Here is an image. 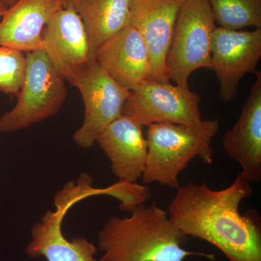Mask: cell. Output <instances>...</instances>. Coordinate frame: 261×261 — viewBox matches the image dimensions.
Wrapping results in <instances>:
<instances>
[{"mask_svg":"<svg viewBox=\"0 0 261 261\" xmlns=\"http://www.w3.org/2000/svg\"><path fill=\"white\" fill-rule=\"evenodd\" d=\"M63 8H68L75 0H61Z\"/></svg>","mask_w":261,"mask_h":261,"instance_id":"obj_21","label":"cell"},{"mask_svg":"<svg viewBox=\"0 0 261 261\" xmlns=\"http://www.w3.org/2000/svg\"><path fill=\"white\" fill-rule=\"evenodd\" d=\"M90 175L82 173L75 181H69L54 197L55 211H47L31 228L32 240L25 249L32 259L47 261H98L97 246L83 237L68 240L62 230L68 211L80 201L100 195V188L93 187Z\"/></svg>","mask_w":261,"mask_h":261,"instance_id":"obj_4","label":"cell"},{"mask_svg":"<svg viewBox=\"0 0 261 261\" xmlns=\"http://www.w3.org/2000/svg\"><path fill=\"white\" fill-rule=\"evenodd\" d=\"M128 217L113 216L98 233V261H184L192 255L215 261L214 255L185 249L188 237L152 202L130 211Z\"/></svg>","mask_w":261,"mask_h":261,"instance_id":"obj_2","label":"cell"},{"mask_svg":"<svg viewBox=\"0 0 261 261\" xmlns=\"http://www.w3.org/2000/svg\"><path fill=\"white\" fill-rule=\"evenodd\" d=\"M25 68L27 56L23 51L0 45V92L18 97Z\"/></svg>","mask_w":261,"mask_h":261,"instance_id":"obj_18","label":"cell"},{"mask_svg":"<svg viewBox=\"0 0 261 261\" xmlns=\"http://www.w3.org/2000/svg\"><path fill=\"white\" fill-rule=\"evenodd\" d=\"M255 73L256 82L241 115L222 140L226 154L241 166L251 183L261 180V73Z\"/></svg>","mask_w":261,"mask_h":261,"instance_id":"obj_14","label":"cell"},{"mask_svg":"<svg viewBox=\"0 0 261 261\" xmlns=\"http://www.w3.org/2000/svg\"><path fill=\"white\" fill-rule=\"evenodd\" d=\"M63 8L61 0H18L0 22V45L28 53L42 49V31Z\"/></svg>","mask_w":261,"mask_h":261,"instance_id":"obj_15","label":"cell"},{"mask_svg":"<svg viewBox=\"0 0 261 261\" xmlns=\"http://www.w3.org/2000/svg\"><path fill=\"white\" fill-rule=\"evenodd\" d=\"M94 61L129 91L151 79L148 51L140 33L130 25L104 43Z\"/></svg>","mask_w":261,"mask_h":261,"instance_id":"obj_13","label":"cell"},{"mask_svg":"<svg viewBox=\"0 0 261 261\" xmlns=\"http://www.w3.org/2000/svg\"><path fill=\"white\" fill-rule=\"evenodd\" d=\"M70 85L76 87L84 104L83 124L73 140L84 149L93 147L105 128L123 114L130 91L117 83L95 61L80 72Z\"/></svg>","mask_w":261,"mask_h":261,"instance_id":"obj_8","label":"cell"},{"mask_svg":"<svg viewBox=\"0 0 261 261\" xmlns=\"http://www.w3.org/2000/svg\"><path fill=\"white\" fill-rule=\"evenodd\" d=\"M200 100L199 94L189 88L149 80L130 91L122 113L142 126L154 123L195 126L203 121Z\"/></svg>","mask_w":261,"mask_h":261,"instance_id":"obj_7","label":"cell"},{"mask_svg":"<svg viewBox=\"0 0 261 261\" xmlns=\"http://www.w3.org/2000/svg\"><path fill=\"white\" fill-rule=\"evenodd\" d=\"M216 20L208 0H184L166 59L168 80L189 88V79L200 68L211 70V42Z\"/></svg>","mask_w":261,"mask_h":261,"instance_id":"obj_6","label":"cell"},{"mask_svg":"<svg viewBox=\"0 0 261 261\" xmlns=\"http://www.w3.org/2000/svg\"><path fill=\"white\" fill-rule=\"evenodd\" d=\"M132 0H75L72 8L83 21L89 43L91 61L98 49L129 25Z\"/></svg>","mask_w":261,"mask_h":261,"instance_id":"obj_16","label":"cell"},{"mask_svg":"<svg viewBox=\"0 0 261 261\" xmlns=\"http://www.w3.org/2000/svg\"><path fill=\"white\" fill-rule=\"evenodd\" d=\"M184 0H132L129 25L137 29L148 51L150 80L169 82L166 59Z\"/></svg>","mask_w":261,"mask_h":261,"instance_id":"obj_11","label":"cell"},{"mask_svg":"<svg viewBox=\"0 0 261 261\" xmlns=\"http://www.w3.org/2000/svg\"><path fill=\"white\" fill-rule=\"evenodd\" d=\"M8 7L5 6L1 1H0V17L3 16V14H4L5 12L8 10Z\"/></svg>","mask_w":261,"mask_h":261,"instance_id":"obj_20","label":"cell"},{"mask_svg":"<svg viewBox=\"0 0 261 261\" xmlns=\"http://www.w3.org/2000/svg\"><path fill=\"white\" fill-rule=\"evenodd\" d=\"M42 39V50L70 84L92 62L87 31L72 8H63L53 15L43 29Z\"/></svg>","mask_w":261,"mask_h":261,"instance_id":"obj_10","label":"cell"},{"mask_svg":"<svg viewBox=\"0 0 261 261\" xmlns=\"http://www.w3.org/2000/svg\"><path fill=\"white\" fill-rule=\"evenodd\" d=\"M65 82L44 50L27 53L23 85L15 107L0 116V134L28 128L57 114L68 95Z\"/></svg>","mask_w":261,"mask_h":261,"instance_id":"obj_5","label":"cell"},{"mask_svg":"<svg viewBox=\"0 0 261 261\" xmlns=\"http://www.w3.org/2000/svg\"><path fill=\"white\" fill-rule=\"evenodd\" d=\"M176 190L168 213L182 233L217 247L229 261H261L260 216L255 211H240L243 200L253 193L244 171L224 190L192 182Z\"/></svg>","mask_w":261,"mask_h":261,"instance_id":"obj_1","label":"cell"},{"mask_svg":"<svg viewBox=\"0 0 261 261\" xmlns=\"http://www.w3.org/2000/svg\"><path fill=\"white\" fill-rule=\"evenodd\" d=\"M219 126L218 119L203 120L195 126L154 123L147 126L144 184L177 189L180 173L192 160L199 157L206 164L213 163L212 141Z\"/></svg>","mask_w":261,"mask_h":261,"instance_id":"obj_3","label":"cell"},{"mask_svg":"<svg viewBox=\"0 0 261 261\" xmlns=\"http://www.w3.org/2000/svg\"><path fill=\"white\" fill-rule=\"evenodd\" d=\"M140 123L122 114L99 134L96 142L111 161L118 180L137 183L145 171L147 142Z\"/></svg>","mask_w":261,"mask_h":261,"instance_id":"obj_12","label":"cell"},{"mask_svg":"<svg viewBox=\"0 0 261 261\" xmlns=\"http://www.w3.org/2000/svg\"><path fill=\"white\" fill-rule=\"evenodd\" d=\"M215 20L220 27L242 30L261 29V0H208Z\"/></svg>","mask_w":261,"mask_h":261,"instance_id":"obj_17","label":"cell"},{"mask_svg":"<svg viewBox=\"0 0 261 261\" xmlns=\"http://www.w3.org/2000/svg\"><path fill=\"white\" fill-rule=\"evenodd\" d=\"M261 58V29L252 32L216 27L211 42V70L220 84V97L233 100L240 81L248 73H255Z\"/></svg>","mask_w":261,"mask_h":261,"instance_id":"obj_9","label":"cell"},{"mask_svg":"<svg viewBox=\"0 0 261 261\" xmlns=\"http://www.w3.org/2000/svg\"><path fill=\"white\" fill-rule=\"evenodd\" d=\"M0 1H1L5 6L8 7V8H10V7L15 5L18 0H0Z\"/></svg>","mask_w":261,"mask_h":261,"instance_id":"obj_19","label":"cell"}]
</instances>
